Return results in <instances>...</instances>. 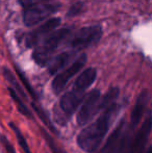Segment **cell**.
Returning a JSON list of instances; mask_svg holds the SVG:
<instances>
[{
	"instance_id": "6da1fadb",
	"label": "cell",
	"mask_w": 152,
	"mask_h": 153,
	"mask_svg": "<svg viewBox=\"0 0 152 153\" xmlns=\"http://www.w3.org/2000/svg\"><path fill=\"white\" fill-rule=\"evenodd\" d=\"M118 111L119 104L116 101L106 106L95 121L80 131L77 137V144L82 151L93 153L99 148L116 116L118 115Z\"/></svg>"
},
{
	"instance_id": "7a4b0ae2",
	"label": "cell",
	"mask_w": 152,
	"mask_h": 153,
	"mask_svg": "<svg viewBox=\"0 0 152 153\" xmlns=\"http://www.w3.org/2000/svg\"><path fill=\"white\" fill-rule=\"evenodd\" d=\"M85 91L87 90L74 85L69 92L63 95L59 102L55 105L53 109V119L56 124H59V126L67 125L80 103L82 102Z\"/></svg>"
},
{
	"instance_id": "3957f363",
	"label": "cell",
	"mask_w": 152,
	"mask_h": 153,
	"mask_svg": "<svg viewBox=\"0 0 152 153\" xmlns=\"http://www.w3.org/2000/svg\"><path fill=\"white\" fill-rule=\"evenodd\" d=\"M69 33L70 30L67 28L54 31L47 36L40 46L37 47L33 52V59L39 66H45L48 64L51 59V54L54 52L62 41L65 40Z\"/></svg>"
},
{
	"instance_id": "277c9868",
	"label": "cell",
	"mask_w": 152,
	"mask_h": 153,
	"mask_svg": "<svg viewBox=\"0 0 152 153\" xmlns=\"http://www.w3.org/2000/svg\"><path fill=\"white\" fill-rule=\"evenodd\" d=\"M101 93L99 90H93L83 98L82 104L77 114V124L79 126L87 124L101 111Z\"/></svg>"
},
{
	"instance_id": "5b68a950",
	"label": "cell",
	"mask_w": 152,
	"mask_h": 153,
	"mask_svg": "<svg viewBox=\"0 0 152 153\" xmlns=\"http://www.w3.org/2000/svg\"><path fill=\"white\" fill-rule=\"evenodd\" d=\"M61 7L59 3H43L38 5H30L24 13V23L26 26H33L40 23L47 17L57 12Z\"/></svg>"
},
{
	"instance_id": "8992f818",
	"label": "cell",
	"mask_w": 152,
	"mask_h": 153,
	"mask_svg": "<svg viewBox=\"0 0 152 153\" xmlns=\"http://www.w3.org/2000/svg\"><path fill=\"white\" fill-rule=\"evenodd\" d=\"M102 34V29L100 26L83 27L76 31L70 41V46L75 49H82L96 44L100 40Z\"/></svg>"
},
{
	"instance_id": "52a82bcc",
	"label": "cell",
	"mask_w": 152,
	"mask_h": 153,
	"mask_svg": "<svg viewBox=\"0 0 152 153\" xmlns=\"http://www.w3.org/2000/svg\"><path fill=\"white\" fill-rule=\"evenodd\" d=\"M85 62H87V55L83 53L71 66H69L66 70H64L63 72L57 74L52 81L53 92L55 94H59L63 91L66 88V85H67V83L73 78V76H75L77 73L83 68V66L85 65Z\"/></svg>"
},
{
	"instance_id": "ba28073f",
	"label": "cell",
	"mask_w": 152,
	"mask_h": 153,
	"mask_svg": "<svg viewBox=\"0 0 152 153\" xmlns=\"http://www.w3.org/2000/svg\"><path fill=\"white\" fill-rule=\"evenodd\" d=\"M152 130V111H149L147 117L145 118L142 126L136 130L132 137L131 143V153H139L147 147L149 135Z\"/></svg>"
},
{
	"instance_id": "9c48e42d",
	"label": "cell",
	"mask_w": 152,
	"mask_h": 153,
	"mask_svg": "<svg viewBox=\"0 0 152 153\" xmlns=\"http://www.w3.org/2000/svg\"><path fill=\"white\" fill-rule=\"evenodd\" d=\"M125 130L126 122L125 119H122L119 122V124L116 126V128L113 130V132L110 134L108 139L106 140L100 153H119L122 147V143H123Z\"/></svg>"
},
{
	"instance_id": "30bf717a",
	"label": "cell",
	"mask_w": 152,
	"mask_h": 153,
	"mask_svg": "<svg viewBox=\"0 0 152 153\" xmlns=\"http://www.w3.org/2000/svg\"><path fill=\"white\" fill-rule=\"evenodd\" d=\"M150 99V95L147 90L141 92V94L139 95V97L136 98V104L132 109V113L130 115V122H129V128H131L132 130L138 127V125L140 124L141 120H142L144 113L147 108V104L149 102Z\"/></svg>"
},
{
	"instance_id": "8fae6325",
	"label": "cell",
	"mask_w": 152,
	"mask_h": 153,
	"mask_svg": "<svg viewBox=\"0 0 152 153\" xmlns=\"http://www.w3.org/2000/svg\"><path fill=\"white\" fill-rule=\"evenodd\" d=\"M61 24V19L59 18H52L50 20L46 21L42 26H40L35 31L30 32L26 38V45L28 47H33L38 43L39 39L41 38L42 34H46L48 32H51L53 29L56 28Z\"/></svg>"
},
{
	"instance_id": "7c38bea8",
	"label": "cell",
	"mask_w": 152,
	"mask_h": 153,
	"mask_svg": "<svg viewBox=\"0 0 152 153\" xmlns=\"http://www.w3.org/2000/svg\"><path fill=\"white\" fill-rule=\"evenodd\" d=\"M74 56H75V52H74V51H66V52H63L59 55H57V56L51 62L50 66H49V69H48L49 73H50L51 75L57 73L61 69H63L68 62L71 61Z\"/></svg>"
},
{
	"instance_id": "4fadbf2b",
	"label": "cell",
	"mask_w": 152,
	"mask_h": 153,
	"mask_svg": "<svg viewBox=\"0 0 152 153\" xmlns=\"http://www.w3.org/2000/svg\"><path fill=\"white\" fill-rule=\"evenodd\" d=\"M96 77H97V71H96V69L87 68V70H85L77 77L74 85L79 88H82V89L87 90V88H90L94 83Z\"/></svg>"
},
{
	"instance_id": "5bb4252c",
	"label": "cell",
	"mask_w": 152,
	"mask_h": 153,
	"mask_svg": "<svg viewBox=\"0 0 152 153\" xmlns=\"http://www.w3.org/2000/svg\"><path fill=\"white\" fill-rule=\"evenodd\" d=\"M8 92H10V97H12V99L14 100V102L16 103L18 111H20L23 116H25L26 118H28V119L35 120V116H33V114L30 111V109L26 106V104H25V102H24V100H23L22 97H21L18 93L15 91L12 87L8 88Z\"/></svg>"
},
{
	"instance_id": "9a60e30c",
	"label": "cell",
	"mask_w": 152,
	"mask_h": 153,
	"mask_svg": "<svg viewBox=\"0 0 152 153\" xmlns=\"http://www.w3.org/2000/svg\"><path fill=\"white\" fill-rule=\"evenodd\" d=\"M40 132H41V134H42L43 139H44L45 142H46V144L48 145L49 149L51 150L52 153H68L65 149H64L63 146H62L61 144H59V142H57L56 140H55L54 137L46 130V129L40 127Z\"/></svg>"
},
{
	"instance_id": "2e32d148",
	"label": "cell",
	"mask_w": 152,
	"mask_h": 153,
	"mask_svg": "<svg viewBox=\"0 0 152 153\" xmlns=\"http://www.w3.org/2000/svg\"><path fill=\"white\" fill-rule=\"evenodd\" d=\"M31 105H33V108L35 109V113L37 114V116L41 119V121H42L45 125H46L47 128H48L49 130L52 131L54 134L59 135V132L56 130V128H55L54 125L51 123L50 119H49V117H48V115H47L46 111H45L44 109H43L37 102H33V103H31Z\"/></svg>"
},
{
	"instance_id": "e0dca14e",
	"label": "cell",
	"mask_w": 152,
	"mask_h": 153,
	"mask_svg": "<svg viewBox=\"0 0 152 153\" xmlns=\"http://www.w3.org/2000/svg\"><path fill=\"white\" fill-rule=\"evenodd\" d=\"M3 75H4V77H5L6 80L10 82V87H12L13 89L15 90V91H16L21 97H22L23 100H26V99H27V95L25 94L24 91H23V89L21 88L20 83L18 82V80L16 79V77L14 76V74H13V73L10 72V71L8 70L7 68H3Z\"/></svg>"
},
{
	"instance_id": "ac0fdd59",
	"label": "cell",
	"mask_w": 152,
	"mask_h": 153,
	"mask_svg": "<svg viewBox=\"0 0 152 153\" xmlns=\"http://www.w3.org/2000/svg\"><path fill=\"white\" fill-rule=\"evenodd\" d=\"M10 127L12 128V130L14 131L15 135H16V137H17V141H18L19 145L21 146V148H22V150L24 151V153H31L29 145H28V143H27V140L25 139V137L23 135V133H22V131L20 130V128H19L14 122H10Z\"/></svg>"
},
{
	"instance_id": "d6986e66",
	"label": "cell",
	"mask_w": 152,
	"mask_h": 153,
	"mask_svg": "<svg viewBox=\"0 0 152 153\" xmlns=\"http://www.w3.org/2000/svg\"><path fill=\"white\" fill-rule=\"evenodd\" d=\"M16 72H17V74L19 75V77H20V79L22 80V82H23V85H25V88H26V90H27V92L30 94V96L33 97V98H35V100H38V97H37V94H36V92L33 90V88H31V85H30V83L28 82V80H27V78L25 77V75L23 74V72L20 70V69L18 68V67H16Z\"/></svg>"
},
{
	"instance_id": "ffe728a7",
	"label": "cell",
	"mask_w": 152,
	"mask_h": 153,
	"mask_svg": "<svg viewBox=\"0 0 152 153\" xmlns=\"http://www.w3.org/2000/svg\"><path fill=\"white\" fill-rule=\"evenodd\" d=\"M0 143L3 146L4 150L6 153H17L15 147L13 146V144L10 142V140L5 137V135H0Z\"/></svg>"
},
{
	"instance_id": "44dd1931",
	"label": "cell",
	"mask_w": 152,
	"mask_h": 153,
	"mask_svg": "<svg viewBox=\"0 0 152 153\" xmlns=\"http://www.w3.org/2000/svg\"><path fill=\"white\" fill-rule=\"evenodd\" d=\"M82 6H83L82 2H77V3H75L74 5H72L71 7H70L67 16L68 17H73V16L78 15L79 13L81 12V10H82Z\"/></svg>"
},
{
	"instance_id": "7402d4cb",
	"label": "cell",
	"mask_w": 152,
	"mask_h": 153,
	"mask_svg": "<svg viewBox=\"0 0 152 153\" xmlns=\"http://www.w3.org/2000/svg\"><path fill=\"white\" fill-rule=\"evenodd\" d=\"M139 153H152V145L147 146L145 149H143L142 151H140Z\"/></svg>"
},
{
	"instance_id": "603a6c76",
	"label": "cell",
	"mask_w": 152,
	"mask_h": 153,
	"mask_svg": "<svg viewBox=\"0 0 152 153\" xmlns=\"http://www.w3.org/2000/svg\"><path fill=\"white\" fill-rule=\"evenodd\" d=\"M33 2H35V0H33ZM38 1H46V0H38Z\"/></svg>"
}]
</instances>
